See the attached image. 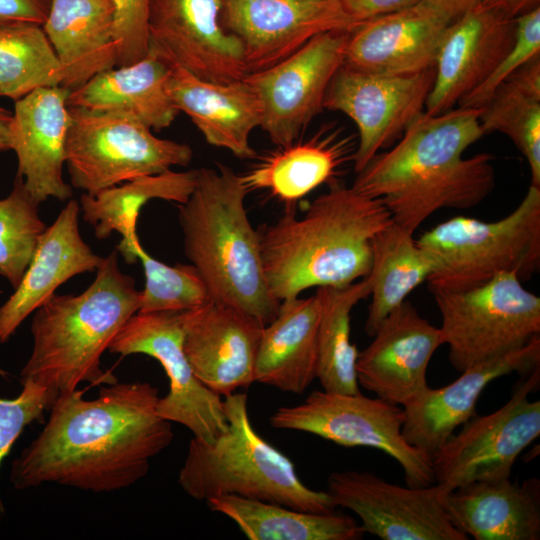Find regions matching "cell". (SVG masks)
Returning a JSON list of instances; mask_svg holds the SVG:
<instances>
[{
	"label": "cell",
	"instance_id": "obj_1",
	"mask_svg": "<svg viewBox=\"0 0 540 540\" xmlns=\"http://www.w3.org/2000/svg\"><path fill=\"white\" fill-rule=\"evenodd\" d=\"M75 389L57 397L39 435L13 462L18 490L58 484L95 493L126 489L173 441L172 423L157 413L148 382L103 386L95 399Z\"/></svg>",
	"mask_w": 540,
	"mask_h": 540
},
{
	"label": "cell",
	"instance_id": "obj_2",
	"mask_svg": "<svg viewBox=\"0 0 540 540\" xmlns=\"http://www.w3.org/2000/svg\"><path fill=\"white\" fill-rule=\"evenodd\" d=\"M482 108L423 112L390 150L376 154L352 187L382 200L393 222L411 233L443 208L468 209L495 187L494 157L465 150L483 135Z\"/></svg>",
	"mask_w": 540,
	"mask_h": 540
},
{
	"label": "cell",
	"instance_id": "obj_3",
	"mask_svg": "<svg viewBox=\"0 0 540 540\" xmlns=\"http://www.w3.org/2000/svg\"><path fill=\"white\" fill-rule=\"evenodd\" d=\"M328 184L302 217L288 206L277 222L259 232L267 282L279 302L308 288L345 286L367 277L372 240L393 223L381 199L337 178Z\"/></svg>",
	"mask_w": 540,
	"mask_h": 540
},
{
	"label": "cell",
	"instance_id": "obj_4",
	"mask_svg": "<svg viewBox=\"0 0 540 540\" xmlns=\"http://www.w3.org/2000/svg\"><path fill=\"white\" fill-rule=\"evenodd\" d=\"M140 291L119 267L113 251L96 269V277L80 294H54L35 310L33 346L21 383L31 380L55 399L77 389L118 382L101 367V357L126 321L138 312Z\"/></svg>",
	"mask_w": 540,
	"mask_h": 540
},
{
	"label": "cell",
	"instance_id": "obj_5",
	"mask_svg": "<svg viewBox=\"0 0 540 540\" xmlns=\"http://www.w3.org/2000/svg\"><path fill=\"white\" fill-rule=\"evenodd\" d=\"M241 176L217 163L197 169L195 187L178 204L186 257L201 275L211 300L241 310L264 325L278 313L260 248L248 218Z\"/></svg>",
	"mask_w": 540,
	"mask_h": 540
},
{
	"label": "cell",
	"instance_id": "obj_6",
	"mask_svg": "<svg viewBox=\"0 0 540 540\" xmlns=\"http://www.w3.org/2000/svg\"><path fill=\"white\" fill-rule=\"evenodd\" d=\"M247 400L241 392L224 396L226 432L211 443L190 440L178 477L181 488L199 501L234 495L307 512L335 511L328 492L303 484L292 461L256 432Z\"/></svg>",
	"mask_w": 540,
	"mask_h": 540
},
{
	"label": "cell",
	"instance_id": "obj_7",
	"mask_svg": "<svg viewBox=\"0 0 540 540\" xmlns=\"http://www.w3.org/2000/svg\"><path fill=\"white\" fill-rule=\"evenodd\" d=\"M436 263L427 282L431 291H461L500 273L521 281L540 268V188L530 185L518 206L502 219L486 222L457 216L416 240Z\"/></svg>",
	"mask_w": 540,
	"mask_h": 540
},
{
	"label": "cell",
	"instance_id": "obj_8",
	"mask_svg": "<svg viewBox=\"0 0 540 540\" xmlns=\"http://www.w3.org/2000/svg\"><path fill=\"white\" fill-rule=\"evenodd\" d=\"M69 116L65 164L73 187L87 194L192 160L189 145L156 137L130 115L69 106Z\"/></svg>",
	"mask_w": 540,
	"mask_h": 540
},
{
	"label": "cell",
	"instance_id": "obj_9",
	"mask_svg": "<svg viewBox=\"0 0 540 540\" xmlns=\"http://www.w3.org/2000/svg\"><path fill=\"white\" fill-rule=\"evenodd\" d=\"M431 292L441 314L443 345L460 373L540 335V298L522 286L516 273H500L466 290Z\"/></svg>",
	"mask_w": 540,
	"mask_h": 540
},
{
	"label": "cell",
	"instance_id": "obj_10",
	"mask_svg": "<svg viewBox=\"0 0 540 540\" xmlns=\"http://www.w3.org/2000/svg\"><path fill=\"white\" fill-rule=\"evenodd\" d=\"M401 406L363 394L313 391L297 405L278 408L270 417L273 428L317 435L345 447H369L394 458L407 486L435 484L431 458L410 445L402 434Z\"/></svg>",
	"mask_w": 540,
	"mask_h": 540
},
{
	"label": "cell",
	"instance_id": "obj_11",
	"mask_svg": "<svg viewBox=\"0 0 540 540\" xmlns=\"http://www.w3.org/2000/svg\"><path fill=\"white\" fill-rule=\"evenodd\" d=\"M498 410L474 416L432 456L435 484L444 491L477 481L510 478L520 455L540 435V365L524 375Z\"/></svg>",
	"mask_w": 540,
	"mask_h": 540
},
{
	"label": "cell",
	"instance_id": "obj_12",
	"mask_svg": "<svg viewBox=\"0 0 540 540\" xmlns=\"http://www.w3.org/2000/svg\"><path fill=\"white\" fill-rule=\"evenodd\" d=\"M108 350L121 356L145 354L156 359L169 379L157 413L185 426L207 443L228 429L223 398L194 374L183 350L182 312H137L123 325Z\"/></svg>",
	"mask_w": 540,
	"mask_h": 540
},
{
	"label": "cell",
	"instance_id": "obj_13",
	"mask_svg": "<svg viewBox=\"0 0 540 540\" xmlns=\"http://www.w3.org/2000/svg\"><path fill=\"white\" fill-rule=\"evenodd\" d=\"M350 32L316 35L280 62L243 78L260 105L259 128L277 147L297 141L324 109L327 88L344 63Z\"/></svg>",
	"mask_w": 540,
	"mask_h": 540
},
{
	"label": "cell",
	"instance_id": "obj_14",
	"mask_svg": "<svg viewBox=\"0 0 540 540\" xmlns=\"http://www.w3.org/2000/svg\"><path fill=\"white\" fill-rule=\"evenodd\" d=\"M435 78V67L412 74H380L342 64L325 94L324 109L347 115L358 129L353 154L359 173L380 149L400 139L425 111Z\"/></svg>",
	"mask_w": 540,
	"mask_h": 540
},
{
	"label": "cell",
	"instance_id": "obj_15",
	"mask_svg": "<svg viewBox=\"0 0 540 540\" xmlns=\"http://www.w3.org/2000/svg\"><path fill=\"white\" fill-rule=\"evenodd\" d=\"M327 492L354 512L361 528L383 540H468L450 521L437 484L402 487L367 471H336Z\"/></svg>",
	"mask_w": 540,
	"mask_h": 540
},
{
	"label": "cell",
	"instance_id": "obj_16",
	"mask_svg": "<svg viewBox=\"0 0 540 540\" xmlns=\"http://www.w3.org/2000/svg\"><path fill=\"white\" fill-rule=\"evenodd\" d=\"M220 23L241 44L249 73L266 69L328 31L358 24L340 0H219Z\"/></svg>",
	"mask_w": 540,
	"mask_h": 540
},
{
	"label": "cell",
	"instance_id": "obj_17",
	"mask_svg": "<svg viewBox=\"0 0 540 540\" xmlns=\"http://www.w3.org/2000/svg\"><path fill=\"white\" fill-rule=\"evenodd\" d=\"M219 0H150L149 49L213 83L248 73L240 42L220 23Z\"/></svg>",
	"mask_w": 540,
	"mask_h": 540
},
{
	"label": "cell",
	"instance_id": "obj_18",
	"mask_svg": "<svg viewBox=\"0 0 540 540\" xmlns=\"http://www.w3.org/2000/svg\"><path fill=\"white\" fill-rule=\"evenodd\" d=\"M441 345L439 327L405 300L383 320L372 342L358 352V385L403 407L429 387L427 367Z\"/></svg>",
	"mask_w": 540,
	"mask_h": 540
},
{
	"label": "cell",
	"instance_id": "obj_19",
	"mask_svg": "<svg viewBox=\"0 0 540 540\" xmlns=\"http://www.w3.org/2000/svg\"><path fill=\"white\" fill-rule=\"evenodd\" d=\"M264 324L232 306L209 300L182 311L183 350L195 376L224 397L255 382Z\"/></svg>",
	"mask_w": 540,
	"mask_h": 540
},
{
	"label": "cell",
	"instance_id": "obj_20",
	"mask_svg": "<svg viewBox=\"0 0 540 540\" xmlns=\"http://www.w3.org/2000/svg\"><path fill=\"white\" fill-rule=\"evenodd\" d=\"M69 95L62 86L41 87L15 101L10 149L17 157V176L38 203L72 197L63 178Z\"/></svg>",
	"mask_w": 540,
	"mask_h": 540
},
{
	"label": "cell",
	"instance_id": "obj_21",
	"mask_svg": "<svg viewBox=\"0 0 540 540\" xmlns=\"http://www.w3.org/2000/svg\"><path fill=\"white\" fill-rule=\"evenodd\" d=\"M516 20L476 8L447 28L435 63V78L425 113L438 115L458 105L511 50Z\"/></svg>",
	"mask_w": 540,
	"mask_h": 540
},
{
	"label": "cell",
	"instance_id": "obj_22",
	"mask_svg": "<svg viewBox=\"0 0 540 540\" xmlns=\"http://www.w3.org/2000/svg\"><path fill=\"white\" fill-rule=\"evenodd\" d=\"M539 365L540 335H536L514 351L466 369L446 386L428 387L402 407L405 440L432 458L457 427L476 416V403L486 386L513 372L527 374Z\"/></svg>",
	"mask_w": 540,
	"mask_h": 540
},
{
	"label": "cell",
	"instance_id": "obj_23",
	"mask_svg": "<svg viewBox=\"0 0 540 540\" xmlns=\"http://www.w3.org/2000/svg\"><path fill=\"white\" fill-rule=\"evenodd\" d=\"M450 24L420 4L368 19L350 32L344 64L392 75L435 67Z\"/></svg>",
	"mask_w": 540,
	"mask_h": 540
},
{
	"label": "cell",
	"instance_id": "obj_24",
	"mask_svg": "<svg viewBox=\"0 0 540 540\" xmlns=\"http://www.w3.org/2000/svg\"><path fill=\"white\" fill-rule=\"evenodd\" d=\"M80 205L69 199L53 224L45 229L14 293L0 307V343L70 278L96 271L103 260L79 231Z\"/></svg>",
	"mask_w": 540,
	"mask_h": 540
},
{
	"label": "cell",
	"instance_id": "obj_25",
	"mask_svg": "<svg viewBox=\"0 0 540 540\" xmlns=\"http://www.w3.org/2000/svg\"><path fill=\"white\" fill-rule=\"evenodd\" d=\"M169 62V94L191 119L207 143L226 149L240 159L256 156L250 135L260 126L258 99L242 78L229 83L201 79L177 63Z\"/></svg>",
	"mask_w": 540,
	"mask_h": 540
},
{
	"label": "cell",
	"instance_id": "obj_26",
	"mask_svg": "<svg viewBox=\"0 0 540 540\" xmlns=\"http://www.w3.org/2000/svg\"><path fill=\"white\" fill-rule=\"evenodd\" d=\"M452 524L475 540H539L540 481H477L444 492Z\"/></svg>",
	"mask_w": 540,
	"mask_h": 540
},
{
	"label": "cell",
	"instance_id": "obj_27",
	"mask_svg": "<svg viewBox=\"0 0 540 540\" xmlns=\"http://www.w3.org/2000/svg\"><path fill=\"white\" fill-rule=\"evenodd\" d=\"M70 92L96 74L117 66L111 0H52L42 25Z\"/></svg>",
	"mask_w": 540,
	"mask_h": 540
},
{
	"label": "cell",
	"instance_id": "obj_28",
	"mask_svg": "<svg viewBox=\"0 0 540 540\" xmlns=\"http://www.w3.org/2000/svg\"><path fill=\"white\" fill-rule=\"evenodd\" d=\"M169 72V62L149 49L143 59L104 70L71 91L68 106L124 113L165 129L180 112L168 91Z\"/></svg>",
	"mask_w": 540,
	"mask_h": 540
},
{
	"label": "cell",
	"instance_id": "obj_29",
	"mask_svg": "<svg viewBox=\"0 0 540 540\" xmlns=\"http://www.w3.org/2000/svg\"><path fill=\"white\" fill-rule=\"evenodd\" d=\"M320 299L317 293L280 303L264 326L255 368V382L301 394L316 378Z\"/></svg>",
	"mask_w": 540,
	"mask_h": 540
},
{
	"label": "cell",
	"instance_id": "obj_30",
	"mask_svg": "<svg viewBox=\"0 0 540 540\" xmlns=\"http://www.w3.org/2000/svg\"><path fill=\"white\" fill-rule=\"evenodd\" d=\"M349 144L336 134L295 141L260 159L241 176L247 191H266L287 206L336 178L349 158Z\"/></svg>",
	"mask_w": 540,
	"mask_h": 540
},
{
	"label": "cell",
	"instance_id": "obj_31",
	"mask_svg": "<svg viewBox=\"0 0 540 540\" xmlns=\"http://www.w3.org/2000/svg\"><path fill=\"white\" fill-rule=\"evenodd\" d=\"M250 540H358L365 532L351 516L307 512L281 504L224 495L206 501Z\"/></svg>",
	"mask_w": 540,
	"mask_h": 540
},
{
	"label": "cell",
	"instance_id": "obj_32",
	"mask_svg": "<svg viewBox=\"0 0 540 540\" xmlns=\"http://www.w3.org/2000/svg\"><path fill=\"white\" fill-rule=\"evenodd\" d=\"M436 270L431 255L420 247L413 233L391 223L372 240V265L367 276L371 303L365 332L373 337L387 315Z\"/></svg>",
	"mask_w": 540,
	"mask_h": 540
},
{
	"label": "cell",
	"instance_id": "obj_33",
	"mask_svg": "<svg viewBox=\"0 0 540 540\" xmlns=\"http://www.w3.org/2000/svg\"><path fill=\"white\" fill-rule=\"evenodd\" d=\"M197 169L168 171L143 176L80 198L83 219L94 227L97 239H106L113 232L127 241L137 236L136 223L141 208L150 200L162 199L182 204L187 201L196 183Z\"/></svg>",
	"mask_w": 540,
	"mask_h": 540
},
{
	"label": "cell",
	"instance_id": "obj_34",
	"mask_svg": "<svg viewBox=\"0 0 540 540\" xmlns=\"http://www.w3.org/2000/svg\"><path fill=\"white\" fill-rule=\"evenodd\" d=\"M480 125L484 135L497 131L514 142L529 164L530 185L540 188V55L498 86Z\"/></svg>",
	"mask_w": 540,
	"mask_h": 540
},
{
	"label": "cell",
	"instance_id": "obj_35",
	"mask_svg": "<svg viewBox=\"0 0 540 540\" xmlns=\"http://www.w3.org/2000/svg\"><path fill=\"white\" fill-rule=\"evenodd\" d=\"M367 277L345 286L318 287L321 311L318 327L316 378L323 390L359 393L355 364L358 350L350 340L351 311L370 296Z\"/></svg>",
	"mask_w": 540,
	"mask_h": 540
},
{
	"label": "cell",
	"instance_id": "obj_36",
	"mask_svg": "<svg viewBox=\"0 0 540 540\" xmlns=\"http://www.w3.org/2000/svg\"><path fill=\"white\" fill-rule=\"evenodd\" d=\"M61 83V65L42 25L0 26V96L16 101Z\"/></svg>",
	"mask_w": 540,
	"mask_h": 540
},
{
	"label": "cell",
	"instance_id": "obj_37",
	"mask_svg": "<svg viewBox=\"0 0 540 540\" xmlns=\"http://www.w3.org/2000/svg\"><path fill=\"white\" fill-rule=\"evenodd\" d=\"M116 251L126 263L139 260L143 266L145 286L140 291L138 312H182L211 300L205 282L193 265H167L153 258L138 238Z\"/></svg>",
	"mask_w": 540,
	"mask_h": 540
},
{
	"label": "cell",
	"instance_id": "obj_38",
	"mask_svg": "<svg viewBox=\"0 0 540 540\" xmlns=\"http://www.w3.org/2000/svg\"><path fill=\"white\" fill-rule=\"evenodd\" d=\"M38 203L16 176L10 194L0 199V275L15 289L47 226L39 216Z\"/></svg>",
	"mask_w": 540,
	"mask_h": 540
},
{
	"label": "cell",
	"instance_id": "obj_39",
	"mask_svg": "<svg viewBox=\"0 0 540 540\" xmlns=\"http://www.w3.org/2000/svg\"><path fill=\"white\" fill-rule=\"evenodd\" d=\"M516 38L511 50L491 74L464 96L457 106L483 108L498 86L532 58L540 55V7L516 19Z\"/></svg>",
	"mask_w": 540,
	"mask_h": 540
},
{
	"label": "cell",
	"instance_id": "obj_40",
	"mask_svg": "<svg viewBox=\"0 0 540 540\" xmlns=\"http://www.w3.org/2000/svg\"><path fill=\"white\" fill-rule=\"evenodd\" d=\"M14 399L0 398V465L24 428L42 417L55 402L46 387L27 380Z\"/></svg>",
	"mask_w": 540,
	"mask_h": 540
},
{
	"label": "cell",
	"instance_id": "obj_41",
	"mask_svg": "<svg viewBox=\"0 0 540 540\" xmlns=\"http://www.w3.org/2000/svg\"><path fill=\"white\" fill-rule=\"evenodd\" d=\"M114 6V41L117 66L143 59L149 51L150 0H111Z\"/></svg>",
	"mask_w": 540,
	"mask_h": 540
},
{
	"label": "cell",
	"instance_id": "obj_42",
	"mask_svg": "<svg viewBox=\"0 0 540 540\" xmlns=\"http://www.w3.org/2000/svg\"><path fill=\"white\" fill-rule=\"evenodd\" d=\"M52 0H0V26L15 23L43 25Z\"/></svg>",
	"mask_w": 540,
	"mask_h": 540
},
{
	"label": "cell",
	"instance_id": "obj_43",
	"mask_svg": "<svg viewBox=\"0 0 540 540\" xmlns=\"http://www.w3.org/2000/svg\"><path fill=\"white\" fill-rule=\"evenodd\" d=\"M345 12L357 24L368 19L417 5L421 0H340Z\"/></svg>",
	"mask_w": 540,
	"mask_h": 540
},
{
	"label": "cell",
	"instance_id": "obj_44",
	"mask_svg": "<svg viewBox=\"0 0 540 540\" xmlns=\"http://www.w3.org/2000/svg\"><path fill=\"white\" fill-rule=\"evenodd\" d=\"M483 0H421L418 4L442 16L450 23L476 9Z\"/></svg>",
	"mask_w": 540,
	"mask_h": 540
},
{
	"label": "cell",
	"instance_id": "obj_45",
	"mask_svg": "<svg viewBox=\"0 0 540 540\" xmlns=\"http://www.w3.org/2000/svg\"><path fill=\"white\" fill-rule=\"evenodd\" d=\"M540 7V0H483L477 8L494 10L504 16L516 19Z\"/></svg>",
	"mask_w": 540,
	"mask_h": 540
},
{
	"label": "cell",
	"instance_id": "obj_46",
	"mask_svg": "<svg viewBox=\"0 0 540 540\" xmlns=\"http://www.w3.org/2000/svg\"><path fill=\"white\" fill-rule=\"evenodd\" d=\"M12 120V113L0 107V151L10 149L9 130Z\"/></svg>",
	"mask_w": 540,
	"mask_h": 540
},
{
	"label": "cell",
	"instance_id": "obj_47",
	"mask_svg": "<svg viewBox=\"0 0 540 540\" xmlns=\"http://www.w3.org/2000/svg\"><path fill=\"white\" fill-rule=\"evenodd\" d=\"M0 375H1V376H5V375H6L5 371H3L2 369H0Z\"/></svg>",
	"mask_w": 540,
	"mask_h": 540
}]
</instances>
